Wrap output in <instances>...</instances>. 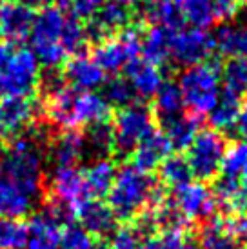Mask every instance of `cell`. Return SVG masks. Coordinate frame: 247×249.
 <instances>
[{"label":"cell","mask_w":247,"mask_h":249,"mask_svg":"<svg viewBox=\"0 0 247 249\" xmlns=\"http://www.w3.org/2000/svg\"><path fill=\"white\" fill-rule=\"evenodd\" d=\"M109 206L115 218L131 220L145 211L165 202L164 189L149 173L135 166H125L117 171L109 189Z\"/></svg>","instance_id":"cell-1"},{"label":"cell","mask_w":247,"mask_h":249,"mask_svg":"<svg viewBox=\"0 0 247 249\" xmlns=\"http://www.w3.org/2000/svg\"><path fill=\"white\" fill-rule=\"evenodd\" d=\"M109 113L111 106L102 95L95 91H75L66 88L49 97L46 106L48 120L56 127H62L64 131L107 122Z\"/></svg>","instance_id":"cell-2"},{"label":"cell","mask_w":247,"mask_h":249,"mask_svg":"<svg viewBox=\"0 0 247 249\" xmlns=\"http://www.w3.org/2000/svg\"><path fill=\"white\" fill-rule=\"evenodd\" d=\"M40 144L42 142L35 135H22L9 142L0 162L6 178L35 198L42 193L44 187V159Z\"/></svg>","instance_id":"cell-3"},{"label":"cell","mask_w":247,"mask_h":249,"mask_svg":"<svg viewBox=\"0 0 247 249\" xmlns=\"http://www.w3.org/2000/svg\"><path fill=\"white\" fill-rule=\"evenodd\" d=\"M38 66L31 49L0 42V98L31 95L40 78Z\"/></svg>","instance_id":"cell-4"},{"label":"cell","mask_w":247,"mask_h":249,"mask_svg":"<svg viewBox=\"0 0 247 249\" xmlns=\"http://www.w3.org/2000/svg\"><path fill=\"white\" fill-rule=\"evenodd\" d=\"M178 88L187 106L194 117L209 115L216 102L220 100L222 91V71L218 64L204 62L193 68H185L178 78Z\"/></svg>","instance_id":"cell-5"},{"label":"cell","mask_w":247,"mask_h":249,"mask_svg":"<svg viewBox=\"0 0 247 249\" xmlns=\"http://www.w3.org/2000/svg\"><path fill=\"white\" fill-rule=\"evenodd\" d=\"M66 17L68 13H64V9L58 6H46L42 7L40 13L35 15L33 28L29 33L31 51L38 64L48 70H56L68 56L60 44Z\"/></svg>","instance_id":"cell-6"},{"label":"cell","mask_w":247,"mask_h":249,"mask_svg":"<svg viewBox=\"0 0 247 249\" xmlns=\"http://www.w3.org/2000/svg\"><path fill=\"white\" fill-rule=\"evenodd\" d=\"M111 129H113V149L122 157L133 155L138 144L149 133L155 131L151 109L140 102L125 106L118 109Z\"/></svg>","instance_id":"cell-7"},{"label":"cell","mask_w":247,"mask_h":249,"mask_svg":"<svg viewBox=\"0 0 247 249\" xmlns=\"http://www.w3.org/2000/svg\"><path fill=\"white\" fill-rule=\"evenodd\" d=\"M140 26H127L118 36H111L100 40L95 48V62L102 68L104 73H118L125 70L133 60H137L142 46Z\"/></svg>","instance_id":"cell-8"},{"label":"cell","mask_w":247,"mask_h":249,"mask_svg":"<svg viewBox=\"0 0 247 249\" xmlns=\"http://www.w3.org/2000/svg\"><path fill=\"white\" fill-rule=\"evenodd\" d=\"M227 144L226 139L213 129H204L196 135L187 149V164L193 177L200 180H211L220 173Z\"/></svg>","instance_id":"cell-9"},{"label":"cell","mask_w":247,"mask_h":249,"mask_svg":"<svg viewBox=\"0 0 247 249\" xmlns=\"http://www.w3.org/2000/svg\"><path fill=\"white\" fill-rule=\"evenodd\" d=\"M214 51V36L207 29H176L171 35V58L178 66L193 68L204 64Z\"/></svg>","instance_id":"cell-10"},{"label":"cell","mask_w":247,"mask_h":249,"mask_svg":"<svg viewBox=\"0 0 247 249\" xmlns=\"http://www.w3.org/2000/svg\"><path fill=\"white\" fill-rule=\"evenodd\" d=\"M38 104L28 97L0 98V140H15L35 124Z\"/></svg>","instance_id":"cell-11"},{"label":"cell","mask_w":247,"mask_h":249,"mask_svg":"<svg viewBox=\"0 0 247 249\" xmlns=\"http://www.w3.org/2000/svg\"><path fill=\"white\" fill-rule=\"evenodd\" d=\"M49 189L51 198L69 208L73 214L78 213V209L91 200L84 171L76 167H55L49 177Z\"/></svg>","instance_id":"cell-12"},{"label":"cell","mask_w":247,"mask_h":249,"mask_svg":"<svg viewBox=\"0 0 247 249\" xmlns=\"http://www.w3.org/2000/svg\"><path fill=\"white\" fill-rule=\"evenodd\" d=\"M175 204L187 222L209 218L218 206L213 191L202 182H189L187 186L176 189Z\"/></svg>","instance_id":"cell-13"},{"label":"cell","mask_w":247,"mask_h":249,"mask_svg":"<svg viewBox=\"0 0 247 249\" xmlns=\"http://www.w3.org/2000/svg\"><path fill=\"white\" fill-rule=\"evenodd\" d=\"M64 80L75 91H95L106 84V73L93 56L75 55L66 64Z\"/></svg>","instance_id":"cell-14"},{"label":"cell","mask_w":247,"mask_h":249,"mask_svg":"<svg viewBox=\"0 0 247 249\" xmlns=\"http://www.w3.org/2000/svg\"><path fill=\"white\" fill-rule=\"evenodd\" d=\"M88 24V35L89 38H96V40H106L107 36L115 35L118 31L129 26L131 13L125 6H120L117 2H104V6L93 15V18H89Z\"/></svg>","instance_id":"cell-15"},{"label":"cell","mask_w":247,"mask_h":249,"mask_svg":"<svg viewBox=\"0 0 247 249\" xmlns=\"http://www.w3.org/2000/svg\"><path fill=\"white\" fill-rule=\"evenodd\" d=\"M33 20V9L15 2L0 4V36H4L6 42L17 44V42L26 40L31 33Z\"/></svg>","instance_id":"cell-16"},{"label":"cell","mask_w":247,"mask_h":249,"mask_svg":"<svg viewBox=\"0 0 247 249\" xmlns=\"http://www.w3.org/2000/svg\"><path fill=\"white\" fill-rule=\"evenodd\" d=\"M49 159L55 167H75L86 155L84 135L76 129L62 131L49 142Z\"/></svg>","instance_id":"cell-17"},{"label":"cell","mask_w":247,"mask_h":249,"mask_svg":"<svg viewBox=\"0 0 247 249\" xmlns=\"http://www.w3.org/2000/svg\"><path fill=\"white\" fill-rule=\"evenodd\" d=\"M125 71H127V82L133 88L135 95L142 98L155 97L157 91L165 82L160 66H155L147 60H138L137 58L125 68Z\"/></svg>","instance_id":"cell-18"},{"label":"cell","mask_w":247,"mask_h":249,"mask_svg":"<svg viewBox=\"0 0 247 249\" xmlns=\"http://www.w3.org/2000/svg\"><path fill=\"white\" fill-rule=\"evenodd\" d=\"M171 151V144L169 140L165 139V135L162 131H153L145 137L138 147L133 153V159H135V167L142 169V171H151L157 169Z\"/></svg>","instance_id":"cell-19"},{"label":"cell","mask_w":247,"mask_h":249,"mask_svg":"<svg viewBox=\"0 0 247 249\" xmlns=\"http://www.w3.org/2000/svg\"><path fill=\"white\" fill-rule=\"evenodd\" d=\"M35 206V196L13 184L11 180L0 178V218H15L31 213Z\"/></svg>","instance_id":"cell-20"},{"label":"cell","mask_w":247,"mask_h":249,"mask_svg":"<svg viewBox=\"0 0 247 249\" xmlns=\"http://www.w3.org/2000/svg\"><path fill=\"white\" fill-rule=\"evenodd\" d=\"M62 226L40 211L28 224L26 249H60Z\"/></svg>","instance_id":"cell-21"},{"label":"cell","mask_w":247,"mask_h":249,"mask_svg":"<svg viewBox=\"0 0 247 249\" xmlns=\"http://www.w3.org/2000/svg\"><path fill=\"white\" fill-rule=\"evenodd\" d=\"M78 218H80V226H82L91 236H106L111 231H115L117 226V218L111 211V208L104 202L89 200L86 202L82 208L78 209Z\"/></svg>","instance_id":"cell-22"},{"label":"cell","mask_w":247,"mask_h":249,"mask_svg":"<svg viewBox=\"0 0 247 249\" xmlns=\"http://www.w3.org/2000/svg\"><path fill=\"white\" fill-rule=\"evenodd\" d=\"M162 125H164L162 133L165 135V139L169 140L171 149H176V151L189 149L193 140L196 139V135L200 133L198 118L194 115H185V113L167 120Z\"/></svg>","instance_id":"cell-23"},{"label":"cell","mask_w":247,"mask_h":249,"mask_svg":"<svg viewBox=\"0 0 247 249\" xmlns=\"http://www.w3.org/2000/svg\"><path fill=\"white\" fill-rule=\"evenodd\" d=\"M171 35L173 31L160 26H151L149 29H145L142 33V46H140L144 60L155 66H162L167 58H171Z\"/></svg>","instance_id":"cell-24"},{"label":"cell","mask_w":247,"mask_h":249,"mask_svg":"<svg viewBox=\"0 0 247 249\" xmlns=\"http://www.w3.org/2000/svg\"><path fill=\"white\" fill-rule=\"evenodd\" d=\"M214 36V49L227 58L247 56V26L244 24H224Z\"/></svg>","instance_id":"cell-25"},{"label":"cell","mask_w":247,"mask_h":249,"mask_svg":"<svg viewBox=\"0 0 247 249\" xmlns=\"http://www.w3.org/2000/svg\"><path fill=\"white\" fill-rule=\"evenodd\" d=\"M117 177V167L109 159H96L84 171L86 186L91 196H104L109 193Z\"/></svg>","instance_id":"cell-26"},{"label":"cell","mask_w":247,"mask_h":249,"mask_svg":"<svg viewBox=\"0 0 247 249\" xmlns=\"http://www.w3.org/2000/svg\"><path fill=\"white\" fill-rule=\"evenodd\" d=\"M240 98L233 97L229 93H224L220 100L216 102L213 109L209 111V122L213 125V131L224 133V131H233L238 115H240Z\"/></svg>","instance_id":"cell-27"},{"label":"cell","mask_w":247,"mask_h":249,"mask_svg":"<svg viewBox=\"0 0 247 249\" xmlns=\"http://www.w3.org/2000/svg\"><path fill=\"white\" fill-rule=\"evenodd\" d=\"M182 109H184V98H182L178 84L164 82L155 95V113L158 120L164 124L167 120L182 115Z\"/></svg>","instance_id":"cell-28"},{"label":"cell","mask_w":247,"mask_h":249,"mask_svg":"<svg viewBox=\"0 0 247 249\" xmlns=\"http://www.w3.org/2000/svg\"><path fill=\"white\" fill-rule=\"evenodd\" d=\"M158 173H160V180L162 184L173 189H180V187L187 186L189 182H193V173L191 167L187 164L185 157L180 155H173L158 166Z\"/></svg>","instance_id":"cell-29"},{"label":"cell","mask_w":247,"mask_h":249,"mask_svg":"<svg viewBox=\"0 0 247 249\" xmlns=\"http://www.w3.org/2000/svg\"><path fill=\"white\" fill-rule=\"evenodd\" d=\"M222 84L226 86V93L233 97L247 95V56L227 60L222 70Z\"/></svg>","instance_id":"cell-30"},{"label":"cell","mask_w":247,"mask_h":249,"mask_svg":"<svg viewBox=\"0 0 247 249\" xmlns=\"http://www.w3.org/2000/svg\"><path fill=\"white\" fill-rule=\"evenodd\" d=\"M180 9L182 20L189 22L191 28L207 29L214 24L211 0H175Z\"/></svg>","instance_id":"cell-31"},{"label":"cell","mask_w":247,"mask_h":249,"mask_svg":"<svg viewBox=\"0 0 247 249\" xmlns=\"http://www.w3.org/2000/svg\"><path fill=\"white\" fill-rule=\"evenodd\" d=\"M88 40H89L88 28L84 26L80 18H76L71 13H68L60 36V44L62 48H64V51L66 53H78L80 49L86 48Z\"/></svg>","instance_id":"cell-32"},{"label":"cell","mask_w":247,"mask_h":249,"mask_svg":"<svg viewBox=\"0 0 247 249\" xmlns=\"http://www.w3.org/2000/svg\"><path fill=\"white\" fill-rule=\"evenodd\" d=\"M86 151L95 155L96 159H106V155L113 149V129L107 122L91 125L84 135Z\"/></svg>","instance_id":"cell-33"},{"label":"cell","mask_w":247,"mask_h":249,"mask_svg":"<svg viewBox=\"0 0 247 249\" xmlns=\"http://www.w3.org/2000/svg\"><path fill=\"white\" fill-rule=\"evenodd\" d=\"M147 18L153 22V26H160L169 31H176L182 26V15L176 6V2H158V4H149L147 7Z\"/></svg>","instance_id":"cell-34"},{"label":"cell","mask_w":247,"mask_h":249,"mask_svg":"<svg viewBox=\"0 0 247 249\" xmlns=\"http://www.w3.org/2000/svg\"><path fill=\"white\" fill-rule=\"evenodd\" d=\"M222 177L240 180L247 171V142H234L226 149L222 162Z\"/></svg>","instance_id":"cell-35"},{"label":"cell","mask_w":247,"mask_h":249,"mask_svg":"<svg viewBox=\"0 0 247 249\" xmlns=\"http://www.w3.org/2000/svg\"><path fill=\"white\" fill-rule=\"evenodd\" d=\"M28 226L15 218H0V249H26Z\"/></svg>","instance_id":"cell-36"},{"label":"cell","mask_w":247,"mask_h":249,"mask_svg":"<svg viewBox=\"0 0 247 249\" xmlns=\"http://www.w3.org/2000/svg\"><path fill=\"white\" fill-rule=\"evenodd\" d=\"M198 246L202 249H238L236 240L222 228L218 218H214L211 224L202 228Z\"/></svg>","instance_id":"cell-37"},{"label":"cell","mask_w":247,"mask_h":249,"mask_svg":"<svg viewBox=\"0 0 247 249\" xmlns=\"http://www.w3.org/2000/svg\"><path fill=\"white\" fill-rule=\"evenodd\" d=\"M104 98L109 106H117V107H125V106L133 104V98H135V91L129 86L127 78L122 76H113L111 80L106 82L104 86Z\"/></svg>","instance_id":"cell-38"},{"label":"cell","mask_w":247,"mask_h":249,"mask_svg":"<svg viewBox=\"0 0 247 249\" xmlns=\"http://www.w3.org/2000/svg\"><path fill=\"white\" fill-rule=\"evenodd\" d=\"M213 195L216 202L226 206L229 209H240V198H242V186L240 180L227 178V177H220L214 182Z\"/></svg>","instance_id":"cell-39"},{"label":"cell","mask_w":247,"mask_h":249,"mask_svg":"<svg viewBox=\"0 0 247 249\" xmlns=\"http://www.w3.org/2000/svg\"><path fill=\"white\" fill-rule=\"evenodd\" d=\"M185 244L184 229H162L145 240L144 249H184Z\"/></svg>","instance_id":"cell-40"},{"label":"cell","mask_w":247,"mask_h":249,"mask_svg":"<svg viewBox=\"0 0 247 249\" xmlns=\"http://www.w3.org/2000/svg\"><path fill=\"white\" fill-rule=\"evenodd\" d=\"M93 236L80 224H66L60 233V249H91Z\"/></svg>","instance_id":"cell-41"},{"label":"cell","mask_w":247,"mask_h":249,"mask_svg":"<svg viewBox=\"0 0 247 249\" xmlns=\"http://www.w3.org/2000/svg\"><path fill=\"white\" fill-rule=\"evenodd\" d=\"M111 249H144L142 235L135 228H122L113 233Z\"/></svg>","instance_id":"cell-42"},{"label":"cell","mask_w":247,"mask_h":249,"mask_svg":"<svg viewBox=\"0 0 247 249\" xmlns=\"http://www.w3.org/2000/svg\"><path fill=\"white\" fill-rule=\"evenodd\" d=\"M218 222L236 242L247 238V214H229L218 218Z\"/></svg>","instance_id":"cell-43"},{"label":"cell","mask_w":247,"mask_h":249,"mask_svg":"<svg viewBox=\"0 0 247 249\" xmlns=\"http://www.w3.org/2000/svg\"><path fill=\"white\" fill-rule=\"evenodd\" d=\"M104 6V0H69V13L76 18H93V15Z\"/></svg>","instance_id":"cell-44"},{"label":"cell","mask_w":247,"mask_h":249,"mask_svg":"<svg viewBox=\"0 0 247 249\" xmlns=\"http://www.w3.org/2000/svg\"><path fill=\"white\" fill-rule=\"evenodd\" d=\"M214 22H229L238 15V0H211Z\"/></svg>","instance_id":"cell-45"},{"label":"cell","mask_w":247,"mask_h":249,"mask_svg":"<svg viewBox=\"0 0 247 249\" xmlns=\"http://www.w3.org/2000/svg\"><path fill=\"white\" fill-rule=\"evenodd\" d=\"M38 84H42V91L48 95V97H53L58 91L64 89V75L58 73V70H48L44 71V75L38 78Z\"/></svg>","instance_id":"cell-46"},{"label":"cell","mask_w":247,"mask_h":249,"mask_svg":"<svg viewBox=\"0 0 247 249\" xmlns=\"http://www.w3.org/2000/svg\"><path fill=\"white\" fill-rule=\"evenodd\" d=\"M234 129H236V133L240 135L242 142H247V104L242 106L240 115H238V120H236Z\"/></svg>","instance_id":"cell-47"},{"label":"cell","mask_w":247,"mask_h":249,"mask_svg":"<svg viewBox=\"0 0 247 249\" xmlns=\"http://www.w3.org/2000/svg\"><path fill=\"white\" fill-rule=\"evenodd\" d=\"M9 2H15V4H20V6H24V7L33 9V7H44L49 0H9Z\"/></svg>","instance_id":"cell-48"},{"label":"cell","mask_w":247,"mask_h":249,"mask_svg":"<svg viewBox=\"0 0 247 249\" xmlns=\"http://www.w3.org/2000/svg\"><path fill=\"white\" fill-rule=\"evenodd\" d=\"M242 182H240V186H242V198H240V209H244V211H247V171L246 175L242 177Z\"/></svg>","instance_id":"cell-49"},{"label":"cell","mask_w":247,"mask_h":249,"mask_svg":"<svg viewBox=\"0 0 247 249\" xmlns=\"http://www.w3.org/2000/svg\"><path fill=\"white\" fill-rule=\"evenodd\" d=\"M111 2H117V4H120V6L129 7V6H133V4H137L138 0H111Z\"/></svg>","instance_id":"cell-50"},{"label":"cell","mask_w":247,"mask_h":249,"mask_svg":"<svg viewBox=\"0 0 247 249\" xmlns=\"http://www.w3.org/2000/svg\"><path fill=\"white\" fill-rule=\"evenodd\" d=\"M91 249H111V248H109V244L98 242V244H93V248H91Z\"/></svg>","instance_id":"cell-51"},{"label":"cell","mask_w":247,"mask_h":249,"mask_svg":"<svg viewBox=\"0 0 247 249\" xmlns=\"http://www.w3.org/2000/svg\"><path fill=\"white\" fill-rule=\"evenodd\" d=\"M184 249H202V248H200L198 244H185Z\"/></svg>","instance_id":"cell-52"},{"label":"cell","mask_w":247,"mask_h":249,"mask_svg":"<svg viewBox=\"0 0 247 249\" xmlns=\"http://www.w3.org/2000/svg\"><path fill=\"white\" fill-rule=\"evenodd\" d=\"M149 4H158V2H171V0H147Z\"/></svg>","instance_id":"cell-53"},{"label":"cell","mask_w":247,"mask_h":249,"mask_svg":"<svg viewBox=\"0 0 247 249\" xmlns=\"http://www.w3.org/2000/svg\"><path fill=\"white\" fill-rule=\"evenodd\" d=\"M0 4H2V0H0Z\"/></svg>","instance_id":"cell-54"},{"label":"cell","mask_w":247,"mask_h":249,"mask_svg":"<svg viewBox=\"0 0 247 249\" xmlns=\"http://www.w3.org/2000/svg\"><path fill=\"white\" fill-rule=\"evenodd\" d=\"M238 2H240V0H238Z\"/></svg>","instance_id":"cell-55"}]
</instances>
